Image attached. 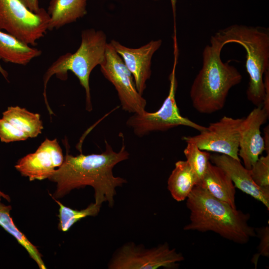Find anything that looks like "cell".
I'll return each instance as SVG.
<instances>
[{"instance_id": "8fae6325", "label": "cell", "mask_w": 269, "mask_h": 269, "mask_svg": "<svg viewBox=\"0 0 269 269\" xmlns=\"http://www.w3.org/2000/svg\"><path fill=\"white\" fill-rule=\"evenodd\" d=\"M64 157L57 139L46 138L36 150L19 159L16 169L30 181L48 179L63 163Z\"/></svg>"}, {"instance_id": "2e32d148", "label": "cell", "mask_w": 269, "mask_h": 269, "mask_svg": "<svg viewBox=\"0 0 269 269\" xmlns=\"http://www.w3.org/2000/svg\"><path fill=\"white\" fill-rule=\"evenodd\" d=\"M87 0H50L47 9L50 16L48 30L76 22L87 13Z\"/></svg>"}, {"instance_id": "9c48e42d", "label": "cell", "mask_w": 269, "mask_h": 269, "mask_svg": "<svg viewBox=\"0 0 269 269\" xmlns=\"http://www.w3.org/2000/svg\"><path fill=\"white\" fill-rule=\"evenodd\" d=\"M100 66L102 74L117 90L125 111L135 114L145 110L146 100L137 91L132 73L110 43L107 45L105 58Z\"/></svg>"}, {"instance_id": "4dcf8cb0", "label": "cell", "mask_w": 269, "mask_h": 269, "mask_svg": "<svg viewBox=\"0 0 269 269\" xmlns=\"http://www.w3.org/2000/svg\"><path fill=\"white\" fill-rule=\"evenodd\" d=\"M0 196L1 198H3V199L7 200L8 202L10 201V197L8 195H7V194H5L4 193H3V192L1 191L0 190Z\"/></svg>"}, {"instance_id": "8992f818", "label": "cell", "mask_w": 269, "mask_h": 269, "mask_svg": "<svg viewBox=\"0 0 269 269\" xmlns=\"http://www.w3.org/2000/svg\"><path fill=\"white\" fill-rule=\"evenodd\" d=\"M173 40L174 61L169 76V89L167 97L157 111L149 113L145 110L141 113H135L127 121V126L132 129L138 136L142 137L153 132L167 131L179 126L189 127L199 132L206 128L182 116L179 112L175 99L177 87L175 71L179 50L177 39Z\"/></svg>"}, {"instance_id": "7402d4cb", "label": "cell", "mask_w": 269, "mask_h": 269, "mask_svg": "<svg viewBox=\"0 0 269 269\" xmlns=\"http://www.w3.org/2000/svg\"><path fill=\"white\" fill-rule=\"evenodd\" d=\"M186 143L183 150L186 161L201 181L210 162L211 154L208 151L201 150L194 143Z\"/></svg>"}, {"instance_id": "7c38bea8", "label": "cell", "mask_w": 269, "mask_h": 269, "mask_svg": "<svg viewBox=\"0 0 269 269\" xmlns=\"http://www.w3.org/2000/svg\"><path fill=\"white\" fill-rule=\"evenodd\" d=\"M269 113L262 106L256 107L244 118L240 129L238 156L244 166L250 169L265 150L261 127L267 121Z\"/></svg>"}, {"instance_id": "f546056e", "label": "cell", "mask_w": 269, "mask_h": 269, "mask_svg": "<svg viewBox=\"0 0 269 269\" xmlns=\"http://www.w3.org/2000/svg\"><path fill=\"white\" fill-rule=\"evenodd\" d=\"M0 73L6 80H7L8 73L7 71L5 70L0 65Z\"/></svg>"}, {"instance_id": "5b68a950", "label": "cell", "mask_w": 269, "mask_h": 269, "mask_svg": "<svg viewBox=\"0 0 269 269\" xmlns=\"http://www.w3.org/2000/svg\"><path fill=\"white\" fill-rule=\"evenodd\" d=\"M215 34L224 45L235 43L245 49V66L249 76L247 98L256 107L262 106L265 95L264 75L269 70V30L260 26L233 24Z\"/></svg>"}, {"instance_id": "52a82bcc", "label": "cell", "mask_w": 269, "mask_h": 269, "mask_svg": "<svg viewBox=\"0 0 269 269\" xmlns=\"http://www.w3.org/2000/svg\"><path fill=\"white\" fill-rule=\"evenodd\" d=\"M49 21L50 16L43 8L34 13L19 0H0V30L29 45L35 46L44 36Z\"/></svg>"}, {"instance_id": "603a6c76", "label": "cell", "mask_w": 269, "mask_h": 269, "mask_svg": "<svg viewBox=\"0 0 269 269\" xmlns=\"http://www.w3.org/2000/svg\"><path fill=\"white\" fill-rule=\"evenodd\" d=\"M249 170L253 181L258 186L269 189V154L259 157Z\"/></svg>"}, {"instance_id": "e0dca14e", "label": "cell", "mask_w": 269, "mask_h": 269, "mask_svg": "<svg viewBox=\"0 0 269 269\" xmlns=\"http://www.w3.org/2000/svg\"><path fill=\"white\" fill-rule=\"evenodd\" d=\"M41 53V50L0 30V59L4 62L26 65Z\"/></svg>"}, {"instance_id": "cb8c5ba5", "label": "cell", "mask_w": 269, "mask_h": 269, "mask_svg": "<svg viewBox=\"0 0 269 269\" xmlns=\"http://www.w3.org/2000/svg\"><path fill=\"white\" fill-rule=\"evenodd\" d=\"M28 138L24 133L13 127L2 118L0 119V139L1 142L9 143L25 140Z\"/></svg>"}, {"instance_id": "3957f363", "label": "cell", "mask_w": 269, "mask_h": 269, "mask_svg": "<svg viewBox=\"0 0 269 269\" xmlns=\"http://www.w3.org/2000/svg\"><path fill=\"white\" fill-rule=\"evenodd\" d=\"M223 43L214 34L202 52V65L190 88L193 108L199 113L210 114L222 109L231 89L239 84L242 76L229 62H223Z\"/></svg>"}, {"instance_id": "d6986e66", "label": "cell", "mask_w": 269, "mask_h": 269, "mask_svg": "<svg viewBox=\"0 0 269 269\" xmlns=\"http://www.w3.org/2000/svg\"><path fill=\"white\" fill-rule=\"evenodd\" d=\"M2 118L13 127L24 133L28 138L36 137L43 129L39 114L19 106H10L2 113Z\"/></svg>"}, {"instance_id": "9a60e30c", "label": "cell", "mask_w": 269, "mask_h": 269, "mask_svg": "<svg viewBox=\"0 0 269 269\" xmlns=\"http://www.w3.org/2000/svg\"><path fill=\"white\" fill-rule=\"evenodd\" d=\"M200 184L212 195L236 208V187L228 174L210 162Z\"/></svg>"}, {"instance_id": "d4e9b609", "label": "cell", "mask_w": 269, "mask_h": 269, "mask_svg": "<svg viewBox=\"0 0 269 269\" xmlns=\"http://www.w3.org/2000/svg\"><path fill=\"white\" fill-rule=\"evenodd\" d=\"M255 231L256 236H258L260 239V242L258 247V253L253 256L252 262L256 268L260 256L269 257V227L266 226L255 228Z\"/></svg>"}, {"instance_id": "ba28073f", "label": "cell", "mask_w": 269, "mask_h": 269, "mask_svg": "<svg viewBox=\"0 0 269 269\" xmlns=\"http://www.w3.org/2000/svg\"><path fill=\"white\" fill-rule=\"evenodd\" d=\"M183 255L167 243L151 249L127 243L116 251L108 265L111 269H175L183 261Z\"/></svg>"}, {"instance_id": "44dd1931", "label": "cell", "mask_w": 269, "mask_h": 269, "mask_svg": "<svg viewBox=\"0 0 269 269\" xmlns=\"http://www.w3.org/2000/svg\"><path fill=\"white\" fill-rule=\"evenodd\" d=\"M59 206L58 229L62 232L68 231L77 222L87 216L97 215L101 206L91 203L86 208L77 210L64 206L60 201L53 199Z\"/></svg>"}, {"instance_id": "6da1fadb", "label": "cell", "mask_w": 269, "mask_h": 269, "mask_svg": "<svg viewBox=\"0 0 269 269\" xmlns=\"http://www.w3.org/2000/svg\"><path fill=\"white\" fill-rule=\"evenodd\" d=\"M106 148L100 154L73 156L67 153L62 165L48 178L56 183L53 199L60 198L76 188L91 186L94 189L95 203L100 206L108 201L110 207L114 204L116 188L127 182L115 176L114 167L128 159L130 154L123 142L119 152L114 151L105 140Z\"/></svg>"}, {"instance_id": "30bf717a", "label": "cell", "mask_w": 269, "mask_h": 269, "mask_svg": "<svg viewBox=\"0 0 269 269\" xmlns=\"http://www.w3.org/2000/svg\"><path fill=\"white\" fill-rule=\"evenodd\" d=\"M243 118L224 116L218 121L210 123L198 134L184 136L182 139L186 142L194 143L201 150L225 154L241 160L238 151Z\"/></svg>"}, {"instance_id": "484cf974", "label": "cell", "mask_w": 269, "mask_h": 269, "mask_svg": "<svg viewBox=\"0 0 269 269\" xmlns=\"http://www.w3.org/2000/svg\"><path fill=\"white\" fill-rule=\"evenodd\" d=\"M264 82L265 95L262 107L269 113V70L266 71L264 73Z\"/></svg>"}, {"instance_id": "4316f807", "label": "cell", "mask_w": 269, "mask_h": 269, "mask_svg": "<svg viewBox=\"0 0 269 269\" xmlns=\"http://www.w3.org/2000/svg\"><path fill=\"white\" fill-rule=\"evenodd\" d=\"M31 11L37 13L41 7L38 0H19Z\"/></svg>"}, {"instance_id": "83f0119b", "label": "cell", "mask_w": 269, "mask_h": 269, "mask_svg": "<svg viewBox=\"0 0 269 269\" xmlns=\"http://www.w3.org/2000/svg\"><path fill=\"white\" fill-rule=\"evenodd\" d=\"M264 136H263L265 145V150L267 154H269V125L266 126L264 129Z\"/></svg>"}, {"instance_id": "7a4b0ae2", "label": "cell", "mask_w": 269, "mask_h": 269, "mask_svg": "<svg viewBox=\"0 0 269 269\" xmlns=\"http://www.w3.org/2000/svg\"><path fill=\"white\" fill-rule=\"evenodd\" d=\"M190 222L185 231L213 232L238 244H247L256 236L255 228L249 224L250 215L212 195L203 186H194L186 199Z\"/></svg>"}, {"instance_id": "ac0fdd59", "label": "cell", "mask_w": 269, "mask_h": 269, "mask_svg": "<svg viewBox=\"0 0 269 269\" xmlns=\"http://www.w3.org/2000/svg\"><path fill=\"white\" fill-rule=\"evenodd\" d=\"M200 182L198 177L186 160H179L167 181V189L178 202L187 199L195 186Z\"/></svg>"}, {"instance_id": "4fadbf2b", "label": "cell", "mask_w": 269, "mask_h": 269, "mask_svg": "<svg viewBox=\"0 0 269 269\" xmlns=\"http://www.w3.org/2000/svg\"><path fill=\"white\" fill-rule=\"evenodd\" d=\"M162 43L161 39L151 40L138 48H133L125 46L114 39L110 42L132 73L136 89L141 95L151 75L152 57Z\"/></svg>"}, {"instance_id": "ffe728a7", "label": "cell", "mask_w": 269, "mask_h": 269, "mask_svg": "<svg viewBox=\"0 0 269 269\" xmlns=\"http://www.w3.org/2000/svg\"><path fill=\"white\" fill-rule=\"evenodd\" d=\"M1 198L0 196V226L13 236L18 243L26 250L39 269H46V267L42 260L41 254L36 247L28 240L26 236L18 229L13 222L10 214L11 206L2 203Z\"/></svg>"}, {"instance_id": "277c9868", "label": "cell", "mask_w": 269, "mask_h": 269, "mask_svg": "<svg viewBox=\"0 0 269 269\" xmlns=\"http://www.w3.org/2000/svg\"><path fill=\"white\" fill-rule=\"evenodd\" d=\"M107 44L106 35L102 30L93 28L84 29L81 32V44L76 52L61 55L48 67L43 77V95L50 115L53 112L49 106L46 96L48 82L54 75L61 80H66L69 71L74 73L84 88L86 108L89 112L92 111L90 75L94 68L103 61Z\"/></svg>"}, {"instance_id": "5bb4252c", "label": "cell", "mask_w": 269, "mask_h": 269, "mask_svg": "<svg viewBox=\"0 0 269 269\" xmlns=\"http://www.w3.org/2000/svg\"><path fill=\"white\" fill-rule=\"evenodd\" d=\"M210 161L228 174L235 187L262 202L269 210V189L258 186L253 181L250 170L242 164L241 160L216 153L211 154Z\"/></svg>"}, {"instance_id": "f1b7e54d", "label": "cell", "mask_w": 269, "mask_h": 269, "mask_svg": "<svg viewBox=\"0 0 269 269\" xmlns=\"http://www.w3.org/2000/svg\"><path fill=\"white\" fill-rule=\"evenodd\" d=\"M155 1L158 0H154ZM171 5L172 7V10L173 12V18H174V25H176L175 19H176V1L177 0H170Z\"/></svg>"}]
</instances>
